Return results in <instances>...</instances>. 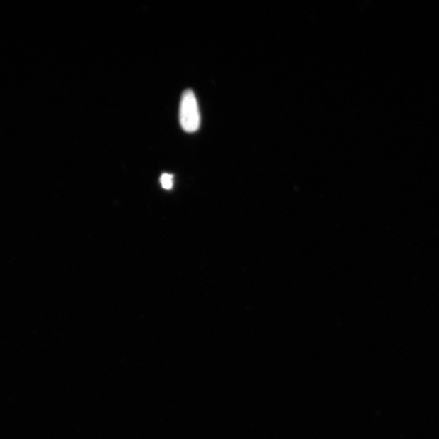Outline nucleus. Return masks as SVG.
Masks as SVG:
<instances>
[{"mask_svg":"<svg viewBox=\"0 0 439 439\" xmlns=\"http://www.w3.org/2000/svg\"><path fill=\"white\" fill-rule=\"evenodd\" d=\"M161 183L162 187L166 190H170L173 188V177L172 174L170 173H164L162 174L161 178Z\"/></svg>","mask_w":439,"mask_h":439,"instance_id":"f03ea898","label":"nucleus"},{"mask_svg":"<svg viewBox=\"0 0 439 439\" xmlns=\"http://www.w3.org/2000/svg\"><path fill=\"white\" fill-rule=\"evenodd\" d=\"M180 124L184 131L194 133L200 126V112L195 93L191 90L183 92L179 111Z\"/></svg>","mask_w":439,"mask_h":439,"instance_id":"f257e3e1","label":"nucleus"}]
</instances>
